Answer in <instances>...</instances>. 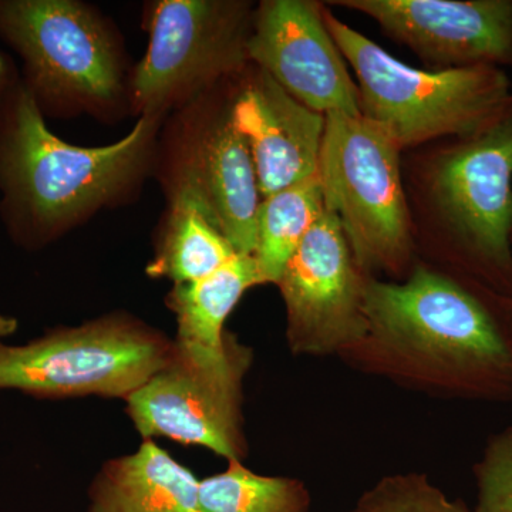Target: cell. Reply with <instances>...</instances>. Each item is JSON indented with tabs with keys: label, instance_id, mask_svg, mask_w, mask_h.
Masks as SVG:
<instances>
[{
	"label": "cell",
	"instance_id": "ffe728a7",
	"mask_svg": "<svg viewBox=\"0 0 512 512\" xmlns=\"http://www.w3.org/2000/svg\"><path fill=\"white\" fill-rule=\"evenodd\" d=\"M349 512H473L453 501L424 474H394L382 478L359 498Z\"/></svg>",
	"mask_w": 512,
	"mask_h": 512
},
{
	"label": "cell",
	"instance_id": "5b68a950",
	"mask_svg": "<svg viewBox=\"0 0 512 512\" xmlns=\"http://www.w3.org/2000/svg\"><path fill=\"white\" fill-rule=\"evenodd\" d=\"M326 117L318 178L363 272H397L410 256L412 227L399 148L362 116Z\"/></svg>",
	"mask_w": 512,
	"mask_h": 512
},
{
	"label": "cell",
	"instance_id": "3957f363",
	"mask_svg": "<svg viewBox=\"0 0 512 512\" xmlns=\"http://www.w3.org/2000/svg\"><path fill=\"white\" fill-rule=\"evenodd\" d=\"M326 26L357 77L360 113L397 148L431 138H467L512 106L511 83L495 66L414 69L328 12Z\"/></svg>",
	"mask_w": 512,
	"mask_h": 512
},
{
	"label": "cell",
	"instance_id": "6da1fadb",
	"mask_svg": "<svg viewBox=\"0 0 512 512\" xmlns=\"http://www.w3.org/2000/svg\"><path fill=\"white\" fill-rule=\"evenodd\" d=\"M367 338L389 373L464 399L512 403V319L419 266L403 284L367 279Z\"/></svg>",
	"mask_w": 512,
	"mask_h": 512
},
{
	"label": "cell",
	"instance_id": "2e32d148",
	"mask_svg": "<svg viewBox=\"0 0 512 512\" xmlns=\"http://www.w3.org/2000/svg\"><path fill=\"white\" fill-rule=\"evenodd\" d=\"M235 255L238 252L222 234L197 183L184 171L163 241L147 274L171 279L175 285L191 284L214 274Z\"/></svg>",
	"mask_w": 512,
	"mask_h": 512
},
{
	"label": "cell",
	"instance_id": "8fae6325",
	"mask_svg": "<svg viewBox=\"0 0 512 512\" xmlns=\"http://www.w3.org/2000/svg\"><path fill=\"white\" fill-rule=\"evenodd\" d=\"M247 56L313 111L362 116L359 90L315 3L269 0L259 9Z\"/></svg>",
	"mask_w": 512,
	"mask_h": 512
},
{
	"label": "cell",
	"instance_id": "7402d4cb",
	"mask_svg": "<svg viewBox=\"0 0 512 512\" xmlns=\"http://www.w3.org/2000/svg\"><path fill=\"white\" fill-rule=\"evenodd\" d=\"M12 84H15V77H13L10 64L5 57L0 55V90L12 86Z\"/></svg>",
	"mask_w": 512,
	"mask_h": 512
},
{
	"label": "cell",
	"instance_id": "277c9868",
	"mask_svg": "<svg viewBox=\"0 0 512 512\" xmlns=\"http://www.w3.org/2000/svg\"><path fill=\"white\" fill-rule=\"evenodd\" d=\"M174 350V340L126 316L53 329L26 345L0 342V392L126 400L170 362Z\"/></svg>",
	"mask_w": 512,
	"mask_h": 512
},
{
	"label": "cell",
	"instance_id": "52a82bcc",
	"mask_svg": "<svg viewBox=\"0 0 512 512\" xmlns=\"http://www.w3.org/2000/svg\"><path fill=\"white\" fill-rule=\"evenodd\" d=\"M434 192L466 261L512 296V106L441 157Z\"/></svg>",
	"mask_w": 512,
	"mask_h": 512
},
{
	"label": "cell",
	"instance_id": "ac0fdd59",
	"mask_svg": "<svg viewBox=\"0 0 512 512\" xmlns=\"http://www.w3.org/2000/svg\"><path fill=\"white\" fill-rule=\"evenodd\" d=\"M325 211L318 175L262 198L254 258L264 284H278L289 259Z\"/></svg>",
	"mask_w": 512,
	"mask_h": 512
},
{
	"label": "cell",
	"instance_id": "9c48e42d",
	"mask_svg": "<svg viewBox=\"0 0 512 512\" xmlns=\"http://www.w3.org/2000/svg\"><path fill=\"white\" fill-rule=\"evenodd\" d=\"M365 272L338 218L326 210L286 264L278 284L295 355L353 352L367 338Z\"/></svg>",
	"mask_w": 512,
	"mask_h": 512
},
{
	"label": "cell",
	"instance_id": "44dd1931",
	"mask_svg": "<svg viewBox=\"0 0 512 512\" xmlns=\"http://www.w3.org/2000/svg\"><path fill=\"white\" fill-rule=\"evenodd\" d=\"M474 476L477 503L473 512H512V426L491 437Z\"/></svg>",
	"mask_w": 512,
	"mask_h": 512
},
{
	"label": "cell",
	"instance_id": "4fadbf2b",
	"mask_svg": "<svg viewBox=\"0 0 512 512\" xmlns=\"http://www.w3.org/2000/svg\"><path fill=\"white\" fill-rule=\"evenodd\" d=\"M229 119L247 141L262 198L318 175L326 117L269 74L259 73L239 94Z\"/></svg>",
	"mask_w": 512,
	"mask_h": 512
},
{
	"label": "cell",
	"instance_id": "e0dca14e",
	"mask_svg": "<svg viewBox=\"0 0 512 512\" xmlns=\"http://www.w3.org/2000/svg\"><path fill=\"white\" fill-rule=\"evenodd\" d=\"M264 284L254 255H235L214 274L175 285L168 306L177 316L175 348L188 355H205L224 348L225 320L247 289Z\"/></svg>",
	"mask_w": 512,
	"mask_h": 512
},
{
	"label": "cell",
	"instance_id": "d6986e66",
	"mask_svg": "<svg viewBox=\"0 0 512 512\" xmlns=\"http://www.w3.org/2000/svg\"><path fill=\"white\" fill-rule=\"evenodd\" d=\"M200 481V512H309L311 494L298 478L256 474L242 461Z\"/></svg>",
	"mask_w": 512,
	"mask_h": 512
},
{
	"label": "cell",
	"instance_id": "9a60e30c",
	"mask_svg": "<svg viewBox=\"0 0 512 512\" xmlns=\"http://www.w3.org/2000/svg\"><path fill=\"white\" fill-rule=\"evenodd\" d=\"M89 512H200V480L153 440L103 464Z\"/></svg>",
	"mask_w": 512,
	"mask_h": 512
},
{
	"label": "cell",
	"instance_id": "ba28073f",
	"mask_svg": "<svg viewBox=\"0 0 512 512\" xmlns=\"http://www.w3.org/2000/svg\"><path fill=\"white\" fill-rule=\"evenodd\" d=\"M0 37L22 56L37 106L107 101L120 86L109 36L83 5L70 0H0Z\"/></svg>",
	"mask_w": 512,
	"mask_h": 512
},
{
	"label": "cell",
	"instance_id": "7c38bea8",
	"mask_svg": "<svg viewBox=\"0 0 512 512\" xmlns=\"http://www.w3.org/2000/svg\"><path fill=\"white\" fill-rule=\"evenodd\" d=\"M424 59L450 67L512 64V0H343Z\"/></svg>",
	"mask_w": 512,
	"mask_h": 512
},
{
	"label": "cell",
	"instance_id": "30bf717a",
	"mask_svg": "<svg viewBox=\"0 0 512 512\" xmlns=\"http://www.w3.org/2000/svg\"><path fill=\"white\" fill-rule=\"evenodd\" d=\"M134 74V99L150 113L231 72L247 55L237 3L165 0Z\"/></svg>",
	"mask_w": 512,
	"mask_h": 512
},
{
	"label": "cell",
	"instance_id": "7a4b0ae2",
	"mask_svg": "<svg viewBox=\"0 0 512 512\" xmlns=\"http://www.w3.org/2000/svg\"><path fill=\"white\" fill-rule=\"evenodd\" d=\"M151 133L153 121L144 117L119 143L73 146L47 128L23 84L0 90V190L13 235L33 247L107 200L136 174Z\"/></svg>",
	"mask_w": 512,
	"mask_h": 512
},
{
	"label": "cell",
	"instance_id": "8992f818",
	"mask_svg": "<svg viewBox=\"0 0 512 512\" xmlns=\"http://www.w3.org/2000/svg\"><path fill=\"white\" fill-rule=\"evenodd\" d=\"M252 360V349L231 333L224 348L207 355L175 348L170 362L127 397L126 413L144 440L165 437L242 461L248 454L242 386Z\"/></svg>",
	"mask_w": 512,
	"mask_h": 512
},
{
	"label": "cell",
	"instance_id": "5bb4252c",
	"mask_svg": "<svg viewBox=\"0 0 512 512\" xmlns=\"http://www.w3.org/2000/svg\"><path fill=\"white\" fill-rule=\"evenodd\" d=\"M185 173L197 183L235 251L254 255L262 195L247 141L229 117L202 138Z\"/></svg>",
	"mask_w": 512,
	"mask_h": 512
}]
</instances>
